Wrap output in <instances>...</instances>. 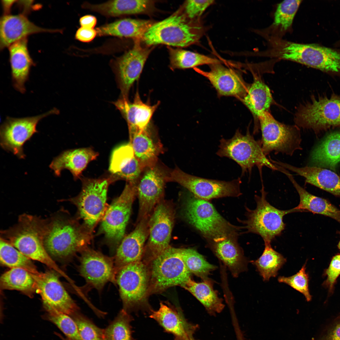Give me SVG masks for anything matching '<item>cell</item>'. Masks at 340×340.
Listing matches in <instances>:
<instances>
[{
    "label": "cell",
    "instance_id": "16",
    "mask_svg": "<svg viewBox=\"0 0 340 340\" xmlns=\"http://www.w3.org/2000/svg\"><path fill=\"white\" fill-rule=\"evenodd\" d=\"M169 173L157 163L145 167L136 184V195L139 201V220L150 217L161 201Z\"/></svg>",
    "mask_w": 340,
    "mask_h": 340
},
{
    "label": "cell",
    "instance_id": "44",
    "mask_svg": "<svg viewBox=\"0 0 340 340\" xmlns=\"http://www.w3.org/2000/svg\"><path fill=\"white\" fill-rule=\"evenodd\" d=\"M76 323L82 340H105L103 330L79 311L71 316Z\"/></svg>",
    "mask_w": 340,
    "mask_h": 340
},
{
    "label": "cell",
    "instance_id": "56",
    "mask_svg": "<svg viewBox=\"0 0 340 340\" xmlns=\"http://www.w3.org/2000/svg\"><path fill=\"white\" fill-rule=\"evenodd\" d=\"M185 340H193L191 337V335L189 336L185 339Z\"/></svg>",
    "mask_w": 340,
    "mask_h": 340
},
{
    "label": "cell",
    "instance_id": "9",
    "mask_svg": "<svg viewBox=\"0 0 340 340\" xmlns=\"http://www.w3.org/2000/svg\"><path fill=\"white\" fill-rule=\"evenodd\" d=\"M258 119L262 132V149L266 156L274 152L291 156L295 151L302 149L297 126L279 122L268 111L264 112Z\"/></svg>",
    "mask_w": 340,
    "mask_h": 340
},
{
    "label": "cell",
    "instance_id": "31",
    "mask_svg": "<svg viewBox=\"0 0 340 340\" xmlns=\"http://www.w3.org/2000/svg\"><path fill=\"white\" fill-rule=\"evenodd\" d=\"M311 162L318 167L335 171L340 162V131L332 132L313 150Z\"/></svg>",
    "mask_w": 340,
    "mask_h": 340
},
{
    "label": "cell",
    "instance_id": "43",
    "mask_svg": "<svg viewBox=\"0 0 340 340\" xmlns=\"http://www.w3.org/2000/svg\"><path fill=\"white\" fill-rule=\"evenodd\" d=\"M48 320L56 325L70 340H82L77 325L73 318L66 314L47 312Z\"/></svg>",
    "mask_w": 340,
    "mask_h": 340
},
{
    "label": "cell",
    "instance_id": "25",
    "mask_svg": "<svg viewBox=\"0 0 340 340\" xmlns=\"http://www.w3.org/2000/svg\"><path fill=\"white\" fill-rule=\"evenodd\" d=\"M27 39H22L8 48L13 86L17 91L24 94L25 84L28 81L31 67L35 64L27 48Z\"/></svg>",
    "mask_w": 340,
    "mask_h": 340
},
{
    "label": "cell",
    "instance_id": "23",
    "mask_svg": "<svg viewBox=\"0 0 340 340\" xmlns=\"http://www.w3.org/2000/svg\"><path fill=\"white\" fill-rule=\"evenodd\" d=\"M159 101L150 105L144 103L137 91L134 100L121 98L113 102L126 121L129 133L137 130H144L150 123L152 117L160 104Z\"/></svg>",
    "mask_w": 340,
    "mask_h": 340
},
{
    "label": "cell",
    "instance_id": "27",
    "mask_svg": "<svg viewBox=\"0 0 340 340\" xmlns=\"http://www.w3.org/2000/svg\"><path fill=\"white\" fill-rule=\"evenodd\" d=\"M238 233L228 235L217 241H208V245L219 258L236 277L246 269V260L237 242Z\"/></svg>",
    "mask_w": 340,
    "mask_h": 340
},
{
    "label": "cell",
    "instance_id": "28",
    "mask_svg": "<svg viewBox=\"0 0 340 340\" xmlns=\"http://www.w3.org/2000/svg\"><path fill=\"white\" fill-rule=\"evenodd\" d=\"M97 152L91 148L70 150L63 151L55 157L49 165L57 176L62 170H69L75 179L78 178L88 164L96 159Z\"/></svg>",
    "mask_w": 340,
    "mask_h": 340
},
{
    "label": "cell",
    "instance_id": "2",
    "mask_svg": "<svg viewBox=\"0 0 340 340\" xmlns=\"http://www.w3.org/2000/svg\"><path fill=\"white\" fill-rule=\"evenodd\" d=\"M47 219L44 244L52 258L68 259L84 249L86 234L63 209Z\"/></svg>",
    "mask_w": 340,
    "mask_h": 340
},
{
    "label": "cell",
    "instance_id": "45",
    "mask_svg": "<svg viewBox=\"0 0 340 340\" xmlns=\"http://www.w3.org/2000/svg\"><path fill=\"white\" fill-rule=\"evenodd\" d=\"M134 156L132 147L129 143L115 149L111 156L109 170L115 175L125 167Z\"/></svg>",
    "mask_w": 340,
    "mask_h": 340
},
{
    "label": "cell",
    "instance_id": "5",
    "mask_svg": "<svg viewBox=\"0 0 340 340\" xmlns=\"http://www.w3.org/2000/svg\"><path fill=\"white\" fill-rule=\"evenodd\" d=\"M184 214L187 221L208 241L238 233L237 227L224 219L211 203L193 194L185 201Z\"/></svg>",
    "mask_w": 340,
    "mask_h": 340
},
{
    "label": "cell",
    "instance_id": "52",
    "mask_svg": "<svg viewBox=\"0 0 340 340\" xmlns=\"http://www.w3.org/2000/svg\"><path fill=\"white\" fill-rule=\"evenodd\" d=\"M79 22L81 27L93 29L96 24L97 19L94 16L86 15L80 18Z\"/></svg>",
    "mask_w": 340,
    "mask_h": 340
},
{
    "label": "cell",
    "instance_id": "19",
    "mask_svg": "<svg viewBox=\"0 0 340 340\" xmlns=\"http://www.w3.org/2000/svg\"><path fill=\"white\" fill-rule=\"evenodd\" d=\"M132 48L118 61L116 66L117 79L122 98L128 99L130 89L138 80L151 49L141 45L140 39H135Z\"/></svg>",
    "mask_w": 340,
    "mask_h": 340
},
{
    "label": "cell",
    "instance_id": "36",
    "mask_svg": "<svg viewBox=\"0 0 340 340\" xmlns=\"http://www.w3.org/2000/svg\"><path fill=\"white\" fill-rule=\"evenodd\" d=\"M0 285L1 290L18 291L30 298L37 291L32 275L21 268H11L4 273L0 277Z\"/></svg>",
    "mask_w": 340,
    "mask_h": 340
},
{
    "label": "cell",
    "instance_id": "59",
    "mask_svg": "<svg viewBox=\"0 0 340 340\" xmlns=\"http://www.w3.org/2000/svg\"><path fill=\"white\" fill-rule=\"evenodd\" d=\"M65 340H70V339H65Z\"/></svg>",
    "mask_w": 340,
    "mask_h": 340
},
{
    "label": "cell",
    "instance_id": "35",
    "mask_svg": "<svg viewBox=\"0 0 340 340\" xmlns=\"http://www.w3.org/2000/svg\"><path fill=\"white\" fill-rule=\"evenodd\" d=\"M241 100L254 117L258 119L264 112L268 111L273 98L269 87L259 78L255 77L247 93Z\"/></svg>",
    "mask_w": 340,
    "mask_h": 340
},
{
    "label": "cell",
    "instance_id": "51",
    "mask_svg": "<svg viewBox=\"0 0 340 340\" xmlns=\"http://www.w3.org/2000/svg\"><path fill=\"white\" fill-rule=\"evenodd\" d=\"M97 35L96 30L81 27L76 31L75 37L76 39L83 42H89Z\"/></svg>",
    "mask_w": 340,
    "mask_h": 340
},
{
    "label": "cell",
    "instance_id": "15",
    "mask_svg": "<svg viewBox=\"0 0 340 340\" xmlns=\"http://www.w3.org/2000/svg\"><path fill=\"white\" fill-rule=\"evenodd\" d=\"M54 270L32 275L47 312H57L71 316L79 308L60 281Z\"/></svg>",
    "mask_w": 340,
    "mask_h": 340
},
{
    "label": "cell",
    "instance_id": "57",
    "mask_svg": "<svg viewBox=\"0 0 340 340\" xmlns=\"http://www.w3.org/2000/svg\"><path fill=\"white\" fill-rule=\"evenodd\" d=\"M337 247H338V248L339 249L340 251V240H339V242H338V244Z\"/></svg>",
    "mask_w": 340,
    "mask_h": 340
},
{
    "label": "cell",
    "instance_id": "38",
    "mask_svg": "<svg viewBox=\"0 0 340 340\" xmlns=\"http://www.w3.org/2000/svg\"><path fill=\"white\" fill-rule=\"evenodd\" d=\"M265 247L260 257L252 263L262 276L264 281H268L271 277H275L278 271L286 261L280 253L274 250L270 242H264Z\"/></svg>",
    "mask_w": 340,
    "mask_h": 340
},
{
    "label": "cell",
    "instance_id": "3",
    "mask_svg": "<svg viewBox=\"0 0 340 340\" xmlns=\"http://www.w3.org/2000/svg\"><path fill=\"white\" fill-rule=\"evenodd\" d=\"M205 31L201 21L191 20L184 13H177L153 23L142 39L148 46L161 44L184 47L198 42Z\"/></svg>",
    "mask_w": 340,
    "mask_h": 340
},
{
    "label": "cell",
    "instance_id": "49",
    "mask_svg": "<svg viewBox=\"0 0 340 340\" xmlns=\"http://www.w3.org/2000/svg\"><path fill=\"white\" fill-rule=\"evenodd\" d=\"M325 274L327 278L323 285L328 288L329 294H332L337 279L340 275V254L332 257L328 267L325 270Z\"/></svg>",
    "mask_w": 340,
    "mask_h": 340
},
{
    "label": "cell",
    "instance_id": "7",
    "mask_svg": "<svg viewBox=\"0 0 340 340\" xmlns=\"http://www.w3.org/2000/svg\"><path fill=\"white\" fill-rule=\"evenodd\" d=\"M260 196H255L256 208L251 210L246 207L247 219L243 222L246 232L258 235L264 242L271 243L285 229L284 216L296 211L293 208L280 210L271 205L266 199L267 193L263 184Z\"/></svg>",
    "mask_w": 340,
    "mask_h": 340
},
{
    "label": "cell",
    "instance_id": "6",
    "mask_svg": "<svg viewBox=\"0 0 340 340\" xmlns=\"http://www.w3.org/2000/svg\"><path fill=\"white\" fill-rule=\"evenodd\" d=\"M295 121L297 125L317 133L340 128V94L312 98L298 109Z\"/></svg>",
    "mask_w": 340,
    "mask_h": 340
},
{
    "label": "cell",
    "instance_id": "8",
    "mask_svg": "<svg viewBox=\"0 0 340 340\" xmlns=\"http://www.w3.org/2000/svg\"><path fill=\"white\" fill-rule=\"evenodd\" d=\"M149 290L151 292L175 286H181L191 278L182 258L180 248L169 246L152 259Z\"/></svg>",
    "mask_w": 340,
    "mask_h": 340
},
{
    "label": "cell",
    "instance_id": "26",
    "mask_svg": "<svg viewBox=\"0 0 340 340\" xmlns=\"http://www.w3.org/2000/svg\"><path fill=\"white\" fill-rule=\"evenodd\" d=\"M276 164L305 179V182L340 197V177L329 169L316 166L298 167L277 161Z\"/></svg>",
    "mask_w": 340,
    "mask_h": 340
},
{
    "label": "cell",
    "instance_id": "22",
    "mask_svg": "<svg viewBox=\"0 0 340 340\" xmlns=\"http://www.w3.org/2000/svg\"><path fill=\"white\" fill-rule=\"evenodd\" d=\"M59 29L42 28L30 21L26 15H3L0 20V48L3 49L14 43L33 34L61 32Z\"/></svg>",
    "mask_w": 340,
    "mask_h": 340
},
{
    "label": "cell",
    "instance_id": "18",
    "mask_svg": "<svg viewBox=\"0 0 340 340\" xmlns=\"http://www.w3.org/2000/svg\"><path fill=\"white\" fill-rule=\"evenodd\" d=\"M174 220V212L171 206L161 201L148 220V247L152 259L170 246Z\"/></svg>",
    "mask_w": 340,
    "mask_h": 340
},
{
    "label": "cell",
    "instance_id": "30",
    "mask_svg": "<svg viewBox=\"0 0 340 340\" xmlns=\"http://www.w3.org/2000/svg\"><path fill=\"white\" fill-rule=\"evenodd\" d=\"M154 3L151 0H116L95 4L85 3L82 6L104 15L114 17L147 13L152 9Z\"/></svg>",
    "mask_w": 340,
    "mask_h": 340
},
{
    "label": "cell",
    "instance_id": "21",
    "mask_svg": "<svg viewBox=\"0 0 340 340\" xmlns=\"http://www.w3.org/2000/svg\"><path fill=\"white\" fill-rule=\"evenodd\" d=\"M149 218L139 220L133 230L124 237L119 244L114 258L116 273L124 266L141 261L149 235Z\"/></svg>",
    "mask_w": 340,
    "mask_h": 340
},
{
    "label": "cell",
    "instance_id": "12",
    "mask_svg": "<svg viewBox=\"0 0 340 340\" xmlns=\"http://www.w3.org/2000/svg\"><path fill=\"white\" fill-rule=\"evenodd\" d=\"M136 195V185L127 181L121 194L113 200L102 217L101 231L114 245H119L123 238Z\"/></svg>",
    "mask_w": 340,
    "mask_h": 340
},
{
    "label": "cell",
    "instance_id": "40",
    "mask_svg": "<svg viewBox=\"0 0 340 340\" xmlns=\"http://www.w3.org/2000/svg\"><path fill=\"white\" fill-rule=\"evenodd\" d=\"M133 320L126 311L122 309L108 326L103 330L105 340H133L130 322Z\"/></svg>",
    "mask_w": 340,
    "mask_h": 340
},
{
    "label": "cell",
    "instance_id": "24",
    "mask_svg": "<svg viewBox=\"0 0 340 340\" xmlns=\"http://www.w3.org/2000/svg\"><path fill=\"white\" fill-rule=\"evenodd\" d=\"M151 123L144 130L129 133V143L134 156L144 168L156 165L158 156L163 151L161 143L156 139Z\"/></svg>",
    "mask_w": 340,
    "mask_h": 340
},
{
    "label": "cell",
    "instance_id": "42",
    "mask_svg": "<svg viewBox=\"0 0 340 340\" xmlns=\"http://www.w3.org/2000/svg\"><path fill=\"white\" fill-rule=\"evenodd\" d=\"M302 2L300 0H285L279 3L274 14L273 24L286 30L292 25Z\"/></svg>",
    "mask_w": 340,
    "mask_h": 340
},
{
    "label": "cell",
    "instance_id": "46",
    "mask_svg": "<svg viewBox=\"0 0 340 340\" xmlns=\"http://www.w3.org/2000/svg\"><path fill=\"white\" fill-rule=\"evenodd\" d=\"M306 263L296 274L288 277L279 276L278 280L279 282L286 284L301 293L307 301H310L312 296L309 289V275L305 271Z\"/></svg>",
    "mask_w": 340,
    "mask_h": 340
},
{
    "label": "cell",
    "instance_id": "17",
    "mask_svg": "<svg viewBox=\"0 0 340 340\" xmlns=\"http://www.w3.org/2000/svg\"><path fill=\"white\" fill-rule=\"evenodd\" d=\"M79 258V270L87 284L101 291L108 282H116L114 258L94 250L84 249Z\"/></svg>",
    "mask_w": 340,
    "mask_h": 340
},
{
    "label": "cell",
    "instance_id": "41",
    "mask_svg": "<svg viewBox=\"0 0 340 340\" xmlns=\"http://www.w3.org/2000/svg\"><path fill=\"white\" fill-rule=\"evenodd\" d=\"M182 259L188 270L203 279L216 268L209 263L204 257L192 248H180Z\"/></svg>",
    "mask_w": 340,
    "mask_h": 340
},
{
    "label": "cell",
    "instance_id": "1",
    "mask_svg": "<svg viewBox=\"0 0 340 340\" xmlns=\"http://www.w3.org/2000/svg\"><path fill=\"white\" fill-rule=\"evenodd\" d=\"M47 218L26 213L20 215L17 222L0 232V238L30 258L42 263L57 272L61 269L46 251L44 240Z\"/></svg>",
    "mask_w": 340,
    "mask_h": 340
},
{
    "label": "cell",
    "instance_id": "14",
    "mask_svg": "<svg viewBox=\"0 0 340 340\" xmlns=\"http://www.w3.org/2000/svg\"><path fill=\"white\" fill-rule=\"evenodd\" d=\"M58 113V110L54 108L44 113L33 116L19 118L7 117L0 127L1 146L19 158H24L23 145L37 132L36 127L38 122L49 115Z\"/></svg>",
    "mask_w": 340,
    "mask_h": 340
},
{
    "label": "cell",
    "instance_id": "58",
    "mask_svg": "<svg viewBox=\"0 0 340 340\" xmlns=\"http://www.w3.org/2000/svg\"><path fill=\"white\" fill-rule=\"evenodd\" d=\"M239 340H243L242 338L239 337Z\"/></svg>",
    "mask_w": 340,
    "mask_h": 340
},
{
    "label": "cell",
    "instance_id": "50",
    "mask_svg": "<svg viewBox=\"0 0 340 340\" xmlns=\"http://www.w3.org/2000/svg\"><path fill=\"white\" fill-rule=\"evenodd\" d=\"M318 340H340V315Z\"/></svg>",
    "mask_w": 340,
    "mask_h": 340
},
{
    "label": "cell",
    "instance_id": "32",
    "mask_svg": "<svg viewBox=\"0 0 340 340\" xmlns=\"http://www.w3.org/2000/svg\"><path fill=\"white\" fill-rule=\"evenodd\" d=\"M148 20L124 19L106 24L96 30L99 36H110L142 39L153 24Z\"/></svg>",
    "mask_w": 340,
    "mask_h": 340
},
{
    "label": "cell",
    "instance_id": "47",
    "mask_svg": "<svg viewBox=\"0 0 340 340\" xmlns=\"http://www.w3.org/2000/svg\"><path fill=\"white\" fill-rule=\"evenodd\" d=\"M214 2L212 0L187 1L184 5V13L189 20L200 21L203 12Z\"/></svg>",
    "mask_w": 340,
    "mask_h": 340
},
{
    "label": "cell",
    "instance_id": "37",
    "mask_svg": "<svg viewBox=\"0 0 340 340\" xmlns=\"http://www.w3.org/2000/svg\"><path fill=\"white\" fill-rule=\"evenodd\" d=\"M170 66L173 70L195 68L203 65L221 63L216 59L180 48H169Z\"/></svg>",
    "mask_w": 340,
    "mask_h": 340
},
{
    "label": "cell",
    "instance_id": "11",
    "mask_svg": "<svg viewBox=\"0 0 340 340\" xmlns=\"http://www.w3.org/2000/svg\"><path fill=\"white\" fill-rule=\"evenodd\" d=\"M168 180L178 183L195 196L206 200L241 194L239 177L228 181L206 178L190 175L176 167L169 173Z\"/></svg>",
    "mask_w": 340,
    "mask_h": 340
},
{
    "label": "cell",
    "instance_id": "39",
    "mask_svg": "<svg viewBox=\"0 0 340 340\" xmlns=\"http://www.w3.org/2000/svg\"><path fill=\"white\" fill-rule=\"evenodd\" d=\"M0 261L3 265L25 269L32 275L39 273L31 259L10 244L0 238Z\"/></svg>",
    "mask_w": 340,
    "mask_h": 340
},
{
    "label": "cell",
    "instance_id": "29",
    "mask_svg": "<svg viewBox=\"0 0 340 340\" xmlns=\"http://www.w3.org/2000/svg\"><path fill=\"white\" fill-rule=\"evenodd\" d=\"M280 172L288 178L296 189L299 196V204L294 208L297 212L309 211L331 218L340 224V209L327 200L314 195L301 186L293 176L284 168Z\"/></svg>",
    "mask_w": 340,
    "mask_h": 340
},
{
    "label": "cell",
    "instance_id": "54",
    "mask_svg": "<svg viewBox=\"0 0 340 340\" xmlns=\"http://www.w3.org/2000/svg\"><path fill=\"white\" fill-rule=\"evenodd\" d=\"M2 4L4 12V15L9 14L13 5L16 2V0H2Z\"/></svg>",
    "mask_w": 340,
    "mask_h": 340
},
{
    "label": "cell",
    "instance_id": "10",
    "mask_svg": "<svg viewBox=\"0 0 340 340\" xmlns=\"http://www.w3.org/2000/svg\"><path fill=\"white\" fill-rule=\"evenodd\" d=\"M115 179L110 177L83 179L80 193L70 199L77 207L80 216L88 230L92 229L103 217L106 211L108 188Z\"/></svg>",
    "mask_w": 340,
    "mask_h": 340
},
{
    "label": "cell",
    "instance_id": "33",
    "mask_svg": "<svg viewBox=\"0 0 340 340\" xmlns=\"http://www.w3.org/2000/svg\"><path fill=\"white\" fill-rule=\"evenodd\" d=\"M150 317L157 321L167 332L185 339L191 335L190 328L181 315L162 302L159 309L152 310Z\"/></svg>",
    "mask_w": 340,
    "mask_h": 340
},
{
    "label": "cell",
    "instance_id": "53",
    "mask_svg": "<svg viewBox=\"0 0 340 340\" xmlns=\"http://www.w3.org/2000/svg\"><path fill=\"white\" fill-rule=\"evenodd\" d=\"M17 3L19 7L22 10L23 14L26 15L31 9V6L33 3V1H18Z\"/></svg>",
    "mask_w": 340,
    "mask_h": 340
},
{
    "label": "cell",
    "instance_id": "4",
    "mask_svg": "<svg viewBox=\"0 0 340 340\" xmlns=\"http://www.w3.org/2000/svg\"><path fill=\"white\" fill-rule=\"evenodd\" d=\"M216 154L226 157L236 162L241 169V176L246 173L251 174L252 168L256 166L260 173L263 167L273 171L277 170L276 166L266 157L262 150L260 140H256L248 128L243 135L239 129L230 139H221Z\"/></svg>",
    "mask_w": 340,
    "mask_h": 340
},
{
    "label": "cell",
    "instance_id": "34",
    "mask_svg": "<svg viewBox=\"0 0 340 340\" xmlns=\"http://www.w3.org/2000/svg\"><path fill=\"white\" fill-rule=\"evenodd\" d=\"M181 286L194 295L210 313H219L224 308L222 300L213 289L211 281L207 278L201 282L190 278Z\"/></svg>",
    "mask_w": 340,
    "mask_h": 340
},
{
    "label": "cell",
    "instance_id": "55",
    "mask_svg": "<svg viewBox=\"0 0 340 340\" xmlns=\"http://www.w3.org/2000/svg\"><path fill=\"white\" fill-rule=\"evenodd\" d=\"M174 340H185V339L180 337H176Z\"/></svg>",
    "mask_w": 340,
    "mask_h": 340
},
{
    "label": "cell",
    "instance_id": "48",
    "mask_svg": "<svg viewBox=\"0 0 340 340\" xmlns=\"http://www.w3.org/2000/svg\"><path fill=\"white\" fill-rule=\"evenodd\" d=\"M144 168L134 156L128 164L115 176L136 184Z\"/></svg>",
    "mask_w": 340,
    "mask_h": 340
},
{
    "label": "cell",
    "instance_id": "13",
    "mask_svg": "<svg viewBox=\"0 0 340 340\" xmlns=\"http://www.w3.org/2000/svg\"><path fill=\"white\" fill-rule=\"evenodd\" d=\"M116 282L123 309L128 312L146 297L150 288V273L146 265L141 261L132 263L118 271Z\"/></svg>",
    "mask_w": 340,
    "mask_h": 340
},
{
    "label": "cell",
    "instance_id": "20",
    "mask_svg": "<svg viewBox=\"0 0 340 340\" xmlns=\"http://www.w3.org/2000/svg\"><path fill=\"white\" fill-rule=\"evenodd\" d=\"M209 65L210 70L208 71L196 68L195 70L209 81L219 96H233L241 100L250 86L245 82L240 73L221 63Z\"/></svg>",
    "mask_w": 340,
    "mask_h": 340
}]
</instances>
